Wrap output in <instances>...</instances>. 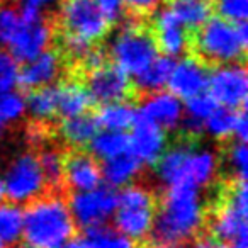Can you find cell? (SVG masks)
Instances as JSON below:
<instances>
[{
	"instance_id": "cell-12",
	"label": "cell",
	"mask_w": 248,
	"mask_h": 248,
	"mask_svg": "<svg viewBox=\"0 0 248 248\" xmlns=\"http://www.w3.org/2000/svg\"><path fill=\"white\" fill-rule=\"evenodd\" d=\"M206 90L214 102L228 109H243L248 95V77L241 63L216 65L207 75Z\"/></svg>"
},
{
	"instance_id": "cell-19",
	"label": "cell",
	"mask_w": 248,
	"mask_h": 248,
	"mask_svg": "<svg viewBox=\"0 0 248 248\" xmlns=\"http://www.w3.org/2000/svg\"><path fill=\"white\" fill-rule=\"evenodd\" d=\"M138 112L152 119L165 131H170V129H175L180 126V121L184 116V106L179 97L173 95L170 90L169 92L156 90V92L146 93V97L143 99L141 109Z\"/></svg>"
},
{
	"instance_id": "cell-7",
	"label": "cell",
	"mask_w": 248,
	"mask_h": 248,
	"mask_svg": "<svg viewBox=\"0 0 248 248\" xmlns=\"http://www.w3.org/2000/svg\"><path fill=\"white\" fill-rule=\"evenodd\" d=\"M109 56L126 75L136 77L158 56L152 29L140 22V17L124 21L109 46Z\"/></svg>"
},
{
	"instance_id": "cell-18",
	"label": "cell",
	"mask_w": 248,
	"mask_h": 248,
	"mask_svg": "<svg viewBox=\"0 0 248 248\" xmlns=\"http://www.w3.org/2000/svg\"><path fill=\"white\" fill-rule=\"evenodd\" d=\"M65 65L62 53L48 48L36 58L26 62L22 68H19V85L28 90L53 85V82L62 75Z\"/></svg>"
},
{
	"instance_id": "cell-16",
	"label": "cell",
	"mask_w": 248,
	"mask_h": 248,
	"mask_svg": "<svg viewBox=\"0 0 248 248\" xmlns=\"http://www.w3.org/2000/svg\"><path fill=\"white\" fill-rule=\"evenodd\" d=\"M207 75L209 70L206 68V63L196 56H189L173 63L167 85L173 95L187 100L206 90Z\"/></svg>"
},
{
	"instance_id": "cell-46",
	"label": "cell",
	"mask_w": 248,
	"mask_h": 248,
	"mask_svg": "<svg viewBox=\"0 0 248 248\" xmlns=\"http://www.w3.org/2000/svg\"><path fill=\"white\" fill-rule=\"evenodd\" d=\"M0 248H5V245H4V243H2V241H0Z\"/></svg>"
},
{
	"instance_id": "cell-5",
	"label": "cell",
	"mask_w": 248,
	"mask_h": 248,
	"mask_svg": "<svg viewBox=\"0 0 248 248\" xmlns=\"http://www.w3.org/2000/svg\"><path fill=\"white\" fill-rule=\"evenodd\" d=\"M248 45L247 22H231L223 17L207 19L190 36L189 49L206 65L240 63Z\"/></svg>"
},
{
	"instance_id": "cell-26",
	"label": "cell",
	"mask_w": 248,
	"mask_h": 248,
	"mask_svg": "<svg viewBox=\"0 0 248 248\" xmlns=\"http://www.w3.org/2000/svg\"><path fill=\"white\" fill-rule=\"evenodd\" d=\"M26 110L31 114L32 121L48 124L58 116V90L56 85H45L29 90L26 99Z\"/></svg>"
},
{
	"instance_id": "cell-43",
	"label": "cell",
	"mask_w": 248,
	"mask_h": 248,
	"mask_svg": "<svg viewBox=\"0 0 248 248\" xmlns=\"http://www.w3.org/2000/svg\"><path fill=\"white\" fill-rule=\"evenodd\" d=\"M51 2H55V0H26V4L36 5V7H39V9H41L43 5H48V4H51Z\"/></svg>"
},
{
	"instance_id": "cell-37",
	"label": "cell",
	"mask_w": 248,
	"mask_h": 248,
	"mask_svg": "<svg viewBox=\"0 0 248 248\" xmlns=\"http://www.w3.org/2000/svg\"><path fill=\"white\" fill-rule=\"evenodd\" d=\"M21 24V14L12 5L0 7V48L7 46Z\"/></svg>"
},
{
	"instance_id": "cell-35",
	"label": "cell",
	"mask_w": 248,
	"mask_h": 248,
	"mask_svg": "<svg viewBox=\"0 0 248 248\" xmlns=\"http://www.w3.org/2000/svg\"><path fill=\"white\" fill-rule=\"evenodd\" d=\"M19 83V62L9 51L0 49V92L14 90Z\"/></svg>"
},
{
	"instance_id": "cell-2",
	"label": "cell",
	"mask_w": 248,
	"mask_h": 248,
	"mask_svg": "<svg viewBox=\"0 0 248 248\" xmlns=\"http://www.w3.org/2000/svg\"><path fill=\"white\" fill-rule=\"evenodd\" d=\"M75 231L68 202L58 190L29 201L22 211L21 238L26 248H60L75 236Z\"/></svg>"
},
{
	"instance_id": "cell-34",
	"label": "cell",
	"mask_w": 248,
	"mask_h": 248,
	"mask_svg": "<svg viewBox=\"0 0 248 248\" xmlns=\"http://www.w3.org/2000/svg\"><path fill=\"white\" fill-rule=\"evenodd\" d=\"M224 165L230 172L231 179L247 180V167H248V150L245 141H234L228 146L224 153Z\"/></svg>"
},
{
	"instance_id": "cell-42",
	"label": "cell",
	"mask_w": 248,
	"mask_h": 248,
	"mask_svg": "<svg viewBox=\"0 0 248 248\" xmlns=\"http://www.w3.org/2000/svg\"><path fill=\"white\" fill-rule=\"evenodd\" d=\"M60 248H93V245L90 243L89 238L83 236V238H72L68 243H65Z\"/></svg>"
},
{
	"instance_id": "cell-23",
	"label": "cell",
	"mask_w": 248,
	"mask_h": 248,
	"mask_svg": "<svg viewBox=\"0 0 248 248\" xmlns=\"http://www.w3.org/2000/svg\"><path fill=\"white\" fill-rule=\"evenodd\" d=\"M97 129H99V126L95 123V117L85 112L80 116L63 117V121L60 123L58 133L68 146L75 150H82L90 143Z\"/></svg>"
},
{
	"instance_id": "cell-20",
	"label": "cell",
	"mask_w": 248,
	"mask_h": 248,
	"mask_svg": "<svg viewBox=\"0 0 248 248\" xmlns=\"http://www.w3.org/2000/svg\"><path fill=\"white\" fill-rule=\"evenodd\" d=\"M58 90V114L62 117L80 116L90 110L93 100L85 83L80 80H66L56 85Z\"/></svg>"
},
{
	"instance_id": "cell-17",
	"label": "cell",
	"mask_w": 248,
	"mask_h": 248,
	"mask_svg": "<svg viewBox=\"0 0 248 248\" xmlns=\"http://www.w3.org/2000/svg\"><path fill=\"white\" fill-rule=\"evenodd\" d=\"M102 172L95 156L82 150L65 153L63 160V186H68L73 192L89 190L100 186Z\"/></svg>"
},
{
	"instance_id": "cell-41",
	"label": "cell",
	"mask_w": 248,
	"mask_h": 248,
	"mask_svg": "<svg viewBox=\"0 0 248 248\" xmlns=\"http://www.w3.org/2000/svg\"><path fill=\"white\" fill-rule=\"evenodd\" d=\"M192 248H228V247L213 236H201L199 234L196 238V243H194Z\"/></svg>"
},
{
	"instance_id": "cell-25",
	"label": "cell",
	"mask_w": 248,
	"mask_h": 248,
	"mask_svg": "<svg viewBox=\"0 0 248 248\" xmlns=\"http://www.w3.org/2000/svg\"><path fill=\"white\" fill-rule=\"evenodd\" d=\"M173 60L170 56H156L143 72H140L136 77H133V85L136 92L152 93L156 90H162L169 82L170 72H172Z\"/></svg>"
},
{
	"instance_id": "cell-6",
	"label": "cell",
	"mask_w": 248,
	"mask_h": 248,
	"mask_svg": "<svg viewBox=\"0 0 248 248\" xmlns=\"http://www.w3.org/2000/svg\"><path fill=\"white\" fill-rule=\"evenodd\" d=\"M156 213V199L153 190L145 184H128L117 194L114 211L116 231L129 240L145 241L150 238Z\"/></svg>"
},
{
	"instance_id": "cell-24",
	"label": "cell",
	"mask_w": 248,
	"mask_h": 248,
	"mask_svg": "<svg viewBox=\"0 0 248 248\" xmlns=\"http://www.w3.org/2000/svg\"><path fill=\"white\" fill-rule=\"evenodd\" d=\"M138 110L126 100L119 102L102 104L100 109L93 114L95 123L100 129H109V131H126L133 126Z\"/></svg>"
},
{
	"instance_id": "cell-33",
	"label": "cell",
	"mask_w": 248,
	"mask_h": 248,
	"mask_svg": "<svg viewBox=\"0 0 248 248\" xmlns=\"http://www.w3.org/2000/svg\"><path fill=\"white\" fill-rule=\"evenodd\" d=\"M87 238L93 245V248H138L136 241L129 240L119 231L104 226L87 230Z\"/></svg>"
},
{
	"instance_id": "cell-27",
	"label": "cell",
	"mask_w": 248,
	"mask_h": 248,
	"mask_svg": "<svg viewBox=\"0 0 248 248\" xmlns=\"http://www.w3.org/2000/svg\"><path fill=\"white\" fill-rule=\"evenodd\" d=\"M89 145L93 156L102 160V162L129 152V138L124 131L102 129V131L93 135V138L90 140Z\"/></svg>"
},
{
	"instance_id": "cell-39",
	"label": "cell",
	"mask_w": 248,
	"mask_h": 248,
	"mask_svg": "<svg viewBox=\"0 0 248 248\" xmlns=\"http://www.w3.org/2000/svg\"><path fill=\"white\" fill-rule=\"evenodd\" d=\"M163 0H123L124 9L135 17H143V16L153 14L160 7Z\"/></svg>"
},
{
	"instance_id": "cell-31",
	"label": "cell",
	"mask_w": 248,
	"mask_h": 248,
	"mask_svg": "<svg viewBox=\"0 0 248 248\" xmlns=\"http://www.w3.org/2000/svg\"><path fill=\"white\" fill-rule=\"evenodd\" d=\"M26 114V97L14 90L0 92V136L7 126L17 123Z\"/></svg>"
},
{
	"instance_id": "cell-13",
	"label": "cell",
	"mask_w": 248,
	"mask_h": 248,
	"mask_svg": "<svg viewBox=\"0 0 248 248\" xmlns=\"http://www.w3.org/2000/svg\"><path fill=\"white\" fill-rule=\"evenodd\" d=\"M87 90L92 97L93 104H109L126 100L136 92L129 75L117 68L114 63H104L97 68L87 72L85 75Z\"/></svg>"
},
{
	"instance_id": "cell-40",
	"label": "cell",
	"mask_w": 248,
	"mask_h": 248,
	"mask_svg": "<svg viewBox=\"0 0 248 248\" xmlns=\"http://www.w3.org/2000/svg\"><path fill=\"white\" fill-rule=\"evenodd\" d=\"M233 136L238 141H247L248 136V119L245 109H236L234 114V124H233Z\"/></svg>"
},
{
	"instance_id": "cell-11",
	"label": "cell",
	"mask_w": 248,
	"mask_h": 248,
	"mask_svg": "<svg viewBox=\"0 0 248 248\" xmlns=\"http://www.w3.org/2000/svg\"><path fill=\"white\" fill-rule=\"evenodd\" d=\"M117 194L112 187H93L89 190L73 192L68 201L70 213H72L75 224L83 230L104 226L106 221L116 211Z\"/></svg>"
},
{
	"instance_id": "cell-38",
	"label": "cell",
	"mask_w": 248,
	"mask_h": 248,
	"mask_svg": "<svg viewBox=\"0 0 248 248\" xmlns=\"http://www.w3.org/2000/svg\"><path fill=\"white\" fill-rule=\"evenodd\" d=\"M95 4L100 9V12L104 14V17L109 21L110 26L124 21L126 9H124L123 0H95Z\"/></svg>"
},
{
	"instance_id": "cell-22",
	"label": "cell",
	"mask_w": 248,
	"mask_h": 248,
	"mask_svg": "<svg viewBox=\"0 0 248 248\" xmlns=\"http://www.w3.org/2000/svg\"><path fill=\"white\" fill-rule=\"evenodd\" d=\"M217 107V104L214 102V99L209 93L204 92L197 93V95L187 99L186 107H184V116H182V124L184 128V136L189 138H197L201 133L204 131V123L211 116L214 109Z\"/></svg>"
},
{
	"instance_id": "cell-44",
	"label": "cell",
	"mask_w": 248,
	"mask_h": 248,
	"mask_svg": "<svg viewBox=\"0 0 248 248\" xmlns=\"http://www.w3.org/2000/svg\"><path fill=\"white\" fill-rule=\"evenodd\" d=\"M5 199V186H4V179L0 177V202Z\"/></svg>"
},
{
	"instance_id": "cell-45",
	"label": "cell",
	"mask_w": 248,
	"mask_h": 248,
	"mask_svg": "<svg viewBox=\"0 0 248 248\" xmlns=\"http://www.w3.org/2000/svg\"><path fill=\"white\" fill-rule=\"evenodd\" d=\"M152 248H184V245H153Z\"/></svg>"
},
{
	"instance_id": "cell-4",
	"label": "cell",
	"mask_w": 248,
	"mask_h": 248,
	"mask_svg": "<svg viewBox=\"0 0 248 248\" xmlns=\"http://www.w3.org/2000/svg\"><path fill=\"white\" fill-rule=\"evenodd\" d=\"M247 180L230 179L223 184L211 209L206 213L209 236L228 248H248Z\"/></svg>"
},
{
	"instance_id": "cell-10",
	"label": "cell",
	"mask_w": 248,
	"mask_h": 248,
	"mask_svg": "<svg viewBox=\"0 0 248 248\" xmlns=\"http://www.w3.org/2000/svg\"><path fill=\"white\" fill-rule=\"evenodd\" d=\"M5 197L14 204H28L45 194L46 184L36 153H22L11 162L5 170Z\"/></svg>"
},
{
	"instance_id": "cell-32",
	"label": "cell",
	"mask_w": 248,
	"mask_h": 248,
	"mask_svg": "<svg viewBox=\"0 0 248 248\" xmlns=\"http://www.w3.org/2000/svg\"><path fill=\"white\" fill-rule=\"evenodd\" d=\"M234 114H236V109H228V107L217 106L206 119L204 129H206L211 138L228 140L230 136H233Z\"/></svg>"
},
{
	"instance_id": "cell-8",
	"label": "cell",
	"mask_w": 248,
	"mask_h": 248,
	"mask_svg": "<svg viewBox=\"0 0 248 248\" xmlns=\"http://www.w3.org/2000/svg\"><path fill=\"white\" fill-rule=\"evenodd\" d=\"M60 34L72 36L87 45H99L110 31V24L95 0H65L58 14Z\"/></svg>"
},
{
	"instance_id": "cell-14",
	"label": "cell",
	"mask_w": 248,
	"mask_h": 248,
	"mask_svg": "<svg viewBox=\"0 0 248 248\" xmlns=\"http://www.w3.org/2000/svg\"><path fill=\"white\" fill-rule=\"evenodd\" d=\"M129 138V152L143 163V165H155L156 160L162 156L167 148L165 129L160 128L152 119L143 114H136V119L131 126Z\"/></svg>"
},
{
	"instance_id": "cell-28",
	"label": "cell",
	"mask_w": 248,
	"mask_h": 248,
	"mask_svg": "<svg viewBox=\"0 0 248 248\" xmlns=\"http://www.w3.org/2000/svg\"><path fill=\"white\" fill-rule=\"evenodd\" d=\"M170 9L189 31H196L211 17L209 0H172Z\"/></svg>"
},
{
	"instance_id": "cell-3",
	"label": "cell",
	"mask_w": 248,
	"mask_h": 248,
	"mask_svg": "<svg viewBox=\"0 0 248 248\" xmlns=\"http://www.w3.org/2000/svg\"><path fill=\"white\" fill-rule=\"evenodd\" d=\"M221 158L207 148H199L194 138L182 136V140L170 148H165L156 160V175L167 187L187 186L202 189L216 180Z\"/></svg>"
},
{
	"instance_id": "cell-9",
	"label": "cell",
	"mask_w": 248,
	"mask_h": 248,
	"mask_svg": "<svg viewBox=\"0 0 248 248\" xmlns=\"http://www.w3.org/2000/svg\"><path fill=\"white\" fill-rule=\"evenodd\" d=\"M19 14H21V24L7 46L9 53L17 62L26 63L51 46V41L55 38V28L51 22L43 17L41 11L36 5L24 2Z\"/></svg>"
},
{
	"instance_id": "cell-1",
	"label": "cell",
	"mask_w": 248,
	"mask_h": 248,
	"mask_svg": "<svg viewBox=\"0 0 248 248\" xmlns=\"http://www.w3.org/2000/svg\"><path fill=\"white\" fill-rule=\"evenodd\" d=\"M207 207L199 189L187 186L167 187L156 204L152 228L153 245H186L196 240L206 226Z\"/></svg>"
},
{
	"instance_id": "cell-15",
	"label": "cell",
	"mask_w": 248,
	"mask_h": 248,
	"mask_svg": "<svg viewBox=\"0 0 248 248\" xmlns=\"http://www.w3.org/2000/svg\"><path fill=\"white\" fill-rule=\"evenodd\" d=\"M152 34L155 38L156 48L165 56H179L186 53L190 46V31L179 21L170 7L156 12L153 21Z\"/></svg>"
},
{
	"instance_id": "cell-21",
	"label": "cell",
	"mask_w": 248,
	"mask_h": 248,
	"mask_svg": "<svg viewBox=\"0 0 248 248\" xmlns=\"http://www.w3.org/2000/svg\"><path fill=\"white\" fill-rule=\"evenodd\" d=\"M143 169V163L133 155L131 152H126L119 156L104 160V165L100 167L102 180H106L109 187H124L131 184L140 175Z\"/></svg>"
},
{
	"instance_id": "cell-36",
	"label": "cell",
	"mask_w": 248,
	"mask_h": 248,
	"mask_svg": "<svg viewBox=\"0 0 248 248\" xmlns=\"http://www.w3.org/2000/svg\"><path fill=\"white\" fill-rule=\"evenodd\" d=\"M214 9L217 12V17L231 22H247L248 0H216Z\"/></svg>"
},
{
	"instance_id": "cell-29",
	"label": "cell",
	"mask_w": 248,
	"mask_h": 248,
	"mask_svg": "<svg viewBox=\"0 0 248 248\" xmlns=\"http://www.w3.org/2000/svg\"><path fill=\"white\" fill-rule=\"evenodd\" d=\"M39 167L43 170L45 180L53 190H58L63 186V160L65 153L55 146H43L38 155Z\"/></svg>"
},
{
	"instance_id": "cell-30",
	"label": "cell",
	"mask_w": 248,
	"mask_h": 248,
	"mask_svg": "<svg viewBox=\"0 0 248 248\" xmlns=\"http://www.w3.org/2000/svg\"><path fill=\"white\" fill-rule=\"evenodd\" d=\"M22 211L14 202H0V241L14 245L21 240Z\"/></svg>"
}]
</instances>
